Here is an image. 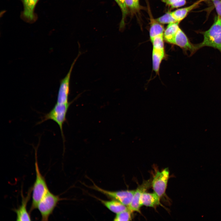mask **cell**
<instances>
[{
	"mask_svg": "<svg viewBox=\"0 0 221 221\" xmlns=\"http://www.w3.org/2000/svg\"><path fill=\"white\" fill-rule=\"evenodd\" d=\"M204 39L199 44H195L197 51L205 46L218 49L221 53V17L218 16L214 22L207 30L203 32Z\"/></svg>",
	"mask_w": 221,
	"mask_h": 221,
	"instance_id": "cell-1",
	"label": "cell"
},
{
	"mask_svg": "<svg viewBox=\"0 0 221 221\" xmlns=\"http://www.w3.org/2000/svg\"><path fill=\"white\" fill-rule=\"evenodd\" d=\"M36 179L32 188V202L30 211L37 209L38 204L49 190L44 176L41 174L38 165L37 150L35 149Z\"/></svg>",
	"mask_w": 221,
	"mask_h": 221,
	"instance_id": "cell-2",
	"label": "cell"
},
{
	"mask_svg": "<svg viewBox=\"0 0 221 221\" xmlns=\"http://www.w3.org/2000/svg\"><path fill=\"white\" fill-rule=\"evenodd\" d=\"M73 100L65 103H56L52 109L48 113L44 115L41 120L37 124H40L49 119L52 120L56 123L59 126L62 138L63 145L64 146L65 138L63 129V126L66 121V114L68 109Z\"/></svg>",
	"mask_w": 221,
	"mask_h": 221,
	"instance_id": "cell-3",
	"label": "cell"
},
{
	"mask_svg": "<svg viewBox=\"0 0 221 221\" xmlns=\"http://www.w3.org/2000/svg\"><path fill=\"white\" fill-rule=\"evenodd\" d=\"M58 196L55 195L49 190L39 203L37 208L41 215V220L47 221L59 201Z\"/></svg>",
	"mask_w": 221,
	"mask_h": 221,
	"instance_id": "cell-4",
	"label": "cell"
},
{
	"mask_svg": "<svg viewBox=\"0 0 221 221\" xmlns=\"http://www.w3.org/2000/svg\"><path fill=\"white\" fill-rule=\"evenodd\" d=\"M150 40L153 45V69L157 74H159L161 64L165 57L163 34L156 36Z\"/></svg>",
	"mask_w": 221,
	"mask_h": 221,
	"instance_id": "cell-5",
	"label": "cell"
},
{
	"mask_svg": "<svg viewBox=\"0 0 221 221\" xmlns=\"http://www.w3.org/2000/svg\"><path fill=\"white\" fill-rule=\"evenodd\" d=\"M99 192L111 199L117 200L128 206L131 203L135 190H127L117 191H110L105 190L93 183V185L89 187Z\"/></svg>",
	"mask_w": 221,
	"mask_h": 221,
	"instance_id": "cell-6",
	"label": "cell"
},
{
	"mask_svg": "<svg viewBox=\"0 0 221 221\" xmlns=\"http://www.w3.org/2000/svg\"><path fill=\"white\" fill-rule=\"evenodd\" d=\"M169 177V170L168 168H166L161 171H157L151 181V185L154 192L161 199L165 195Z\"/></svg>",
	"mask_w": 221,
	"mask_h": 221,
	"instance_id": "cell-7",
	"label": "cell"
},
{
	"mask_svg": "<svg viewBox=\"0 0 221 221\" xmlns=\"http://www.w3.org/2000/svg\"><path fill=\"white\" fill-rule=\"evenodd\" d=\"M80 54L81 53L79 52L77 56L72 64L67 75L60 81L56 103H57L62 104L69 102L68 97L69 93V84L71 75L74 65Z\"/></svg>",
	"mask_w": 221,
	"mask_h": 221,
	"instance_id": "cell-8",
	"label": "cell"
},
{
	"mask_svg": "<svg viewBox=\"0 0 221 221\" xmlns=\"http://www.w3.org/2000/svg\"><path fill=\"white\" fill-rule=\"evenodd\" d=\"M151 185V180H145L139 185L135 190L133 197L130 204L127 206L128 208L133 212L136 211L141 213L140 208L142 206L140 199L142 194L146 192Z\"/></svg>",
	"mask_w": 221,
	"mask_h": 221,
	"instance_id": "cell-9",
	"label": "cell"
},
{
	"mask_svg": "<svg viewBox=\"0 0 221 221\" xmlns=\"http://www.w3.org/2000/svg\"><path fill=\"white\" fill-rule=\"evenodd\" d=\"M173 45L179 46L185 52L189 51L191 55L196 51L195 45L190 42L185 34L180 28L175 35Z\"/></svg>",
	"mask_w": 221,
	"mask_h": 221,
	"instance_id": "cell-10",
	"label": "cell"
},
{
	"mask_svg": "<svg viewBox=\"0 0 221 221\" xmlns=\"http://www.w3.org/2000/svg\"><path fill=\"white\" fill-rule=\"evenodd\" d=\"M23 6V10L21 17L25 21L29 23L35 22L37 16L35 13L36 6L39 0H21Z\"/></svg>",
	"mask_w": 221,
	"mask_h": 221,
	"instance_id": "cell-11",
	"label": "cell"
},
{
	"mask_svg": "<svg viewBox=\"0 0 221 221\" xmlns=\"http://www.w3.org/2000/svg\"><path fill=\"white\" fill-rule=\"evenodd\" d=\"M32 188L30 189L28 193L25 197L21 194L22 201L21 205L17 208L14 209V211L16 214L17 221H31V217L27 210V205L30 199Z\"/></svg>",
	"mask_w": 221,
	"mask_h": 221,
	"instance_id": "cell-12",
	"label": "cell"
},
{
	"mask_svg": "<svg viewBox=\"0 0 221 221\" xmlns=\"http://www.w3.org/2000/svg\"><path fill=\"white\" fill-rule=\"evenodd\" d=\"M160 199L161 198L155 192L149 193L145 192L141 196L140 203L142 206L155 208L159 205H162Z\"/></svg>",
	"mask_w": 221,
	"mask_h": 221,
	"instance_id": "cell-13",
	"label": "cell"
},
{
	"mask_svg": "<svg viewBox=\"0 0 221 221\" xmlns=\"http://www.w3.org/2000/svg\"><path fill=\"white\" fill-rule=\"evenodd\" d=\"M98 200L107 208L111 212L116 214L124 211L128 208L127 206L120 202L114 200H107L95 197Z\"/></svg>",
	"mask_w": 221,
	"mask_h": 221,
	"instance_id": "cell-14",
	"label": "cell"
},
{
	"mask_svg": "<svg viewBox=\"0 0 221 221\" xmlns=\"http://www.w3.org/2000/svg\"><path fill=\"white\" fill-rule=\"evenodd\" d=\"M201 2V0H199L189 6L172 11V15L176 21L180 23L186 17L189 12L198 6Z\"/></svg>",
	"mask_w": 221,
	"mask_h": 221,
	"instance_id": "cell-15",
	"label": "cell"
},
{
	"mask_svg": "<svg viewBox=\"0 0 221 221\" xmlns=\"http://www.w3.org/2000/svg\"><path fill=\"white\" fill-rule=\"evenodd\" d=\"M179 23L176 22L168 24L163 34L164 40L166 42L173 44L175 35L180 28Z\"/></svg>",
	"mask_w": 221,
	"mask_h": 221,
	"instance_id": "cell-16",
	"label": "cell"
},
{
	"mask_svg": "<svg viewBox=\"0 0 221 221\" xmlns=\"http://www.w3.org/2000/svg\"><path fill=\"white\" fill-rule=\"evenodd\" d=\"M150 20V27L149 34L150 39L156 36L163 34L165 31L164 26L162 24L158 22L156 19L153 18L149 14Z\"/></svg>",
	"mask_w": 221,
	"mask_h": 221,
	"instance_id": "cell-17",
	"label": "cell"
},
{
	"mask_svg": "<svg viewBox=\"0 0 221 221\" xmlns=\"http://www.w3.org/2000/svg\"><path fill=\"white\" fill-rule=\"evenodd\" d=\"M120 7L122 13V18L120 21V28H123L125 25L126 17L128 13V9L126 4L125 0H114Z\"/></svg>",
	"mask_w": 221,
	"mask_h": 221,
	"instance_id": "cell-18",
	"label": "cell"
},
{
	"mask_svg": "<svg viewBox=\"0 0 221 221\" xmlns=\"http://www.w3.org/2000/svg\"><path fill=\"white\" fill-rule=\"evenodd\" d=\"M133 212L128 207L126 210L116 214L113 220L116 221L131 220Z\"/></svg>",
	"mask_w": 221,
	"mask_h": 221,
	"instance_id": "cell-19",
	"label": "cell"
},
{
	"mask_svg": "<svg viewBox=\"0 0 221 221\" xmlns=\"http://www.w3.org/2000/svg\"><path fill=\"white\" fill-rule=\"evenodd\" d=\"M156 20L162 24H169L177 22L172 15L171 12L170 11L167 12L163 15L156 19Z\"/></svg>",
	"mask_w": 221,
	"mask_h": 221,
	"instance_id": "cell-20",
	"label": "cell"
},
{
	"mask_svg": "<svg viewBox=\"0 0 221 221\" xmlns=\"http://www.w3.org/2000/svg\"><path fill=\"white\" fill-rule=\"evenodd\" d=\"M125 2L128 9L133 13L138 12L141 9L139 0H125Z\"/></svg>",
	"mask_w": 221,
	"mask_h": 221,
	"instance_id": "cell-21",
	"label": "cell"
},
{
	"mask_svg": "<svg viewBox=\"0 0 221 221\" xmlns=\"http://www.w3.org/2000/svg\"><path fill=\"white\" fill-rule=\"evenodd\" d=\"M162 2L172 8L181 7L186 3V0H161Z\"/></svg>",
	"mask_w": 221,
	"mask_h": 221,
	"instance_id": "cell-22",
	"label": "cell"
},
{
	"mask_svg": "<svg viewBox=\"0 0 221 221\" xmlns=\"http://www.w3.org/2000/svg\"><path fill=\"white\" fill-rule=\"evenodd\" d=\"M213 2L218 15V16L221 17V1L214 0L213 1Z\"/></svg>",
	"mask_w": 221,
	"mask_h": 221,
	"instance_id": "cell-23",
	"label": "cell"
},
{
	"mask_svg": "<svg viewBox=\"0 0 221 221\" xmlns=\"http://www.w3.org/2000/svg\"><path fill=\"white\" fill-rule=\"evenodd\" d=\"M201 0L202 1H203L207 0ZM212 0L213 1V0Z\"/></svg>",
	"mask_w": 221,
	"mask_h": 221,
	"instance_id": "cell-24",
	"label": "cell"
},
{
	"mask_svg": "<svg viewBox=\"0 0 221 221\" xmlns=\"http://www.w3.org/2000/svg\"></svg>",
	"mask_w": 221,
	"mask_h": 221,
	"instance_id": "cell-25",
	"label": "cell"
}]
</instances>
